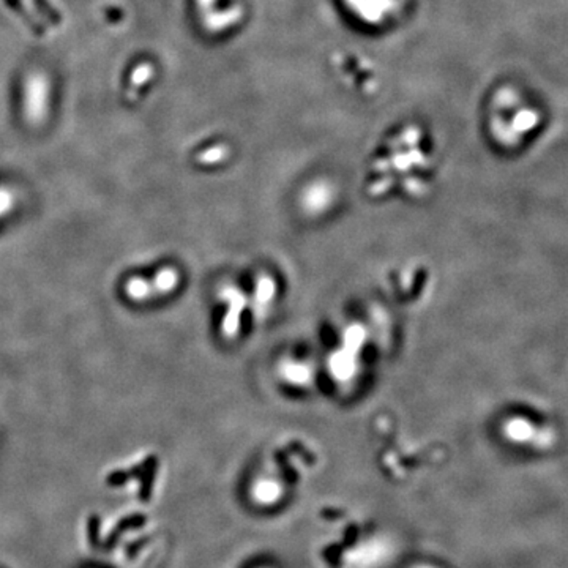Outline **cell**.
I'll list each match as a JSON object with an SVG mask.
<instances>
[{
  "instance_id": "cell-5",
  "label": "cell",
  "mask_w": 568,
  "mask_h": 568,
  "mask_svg": "<svg viewBox=\"0 0 568 568\" xmlns=\"http://www.w3.org/2000/svg\"><path fill=\"white\" fill-rule=\"evenodd\" d=\"M7 205H8V203H7V199H5V198H3V194H0V212H2V210H3V209H5V207H7Z\"/></svg>"
},
{
  "instance_id": "cell-2",
  "label": "cell",
  "mask_w": 568,
  "mask_h": 568,
  "mask_svg": "<svg viewBox=\"0 0 568 568\" xmlns=\"http://www.w3.org/2000/svg\"><path fill=\"white\" fill-rule=\"evenodd\" d=\"M142 523H144V519H142V516H131V518H125V519H122V521H120L119 524H117V527L113 530V532L109 534V537L106 538L104 545H103V548H104V549L113 548V546L115 545V541L119 540L120 535L124 534L126 529L136 527V525H141Z\"/></svg>"
},
{
  "instance_id": "cell-3",
  "label": "cell",
  "mask_w": 568,
  "mask_h": 568,
  "mask_svg": "<svg viewBox=\"0 0 568 568\" xmlns=\"http://www.w3.org/2000/svg\"><path fill=\"white\" fill-rule=\"evenodd\" d=\"M35 5V8L38 10L40 14L43 16L45 19L49 21L52 25H58L62 23V14L57 12V8L52 7L49 0H32Z\"/></svg>"
},
{
  "instance_id": "cell-1",
  "label": "cell",
  "mask_w": 568,
  "mask_h": 568,
  "mask_svg": "<svg viewBox=\"0 0 568 568\" xmlns=\"http://www.w3.org/2000/svg\"><path fill=\"white\" fill-rule=\"evenodd\" d=\"M5 3L8 5L10 8L13 10V12L19 16L21 19L24 21L25 24H27V27L34 32V34H36V35H45V27L43 25H41L38 21H36L34 16H32L29 12H27V8L24 7V3H23V0H5Z\"/></svg>"
},
{
  "instance_id": "cell-4",
  "label": "cell",
  "mask_w": 568,
  "mask_h": 568,
  "mask_svg": "<svg viewBox=\"0 0 568 568\" xmlns=\"http://www.w3.org/2000/svg\"><path fill=\"white\" fill-rule=\"evenodd\" d=\"M87 535H89V543L93 546V548H98L102 540H100V529H102V519H100L98 514H92L89 518L87 523Z\"/></svg>"
}]
</instances>
